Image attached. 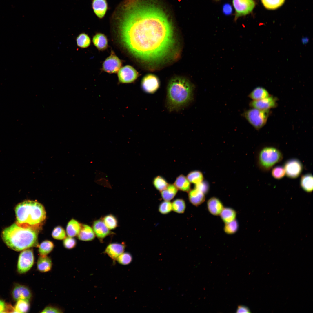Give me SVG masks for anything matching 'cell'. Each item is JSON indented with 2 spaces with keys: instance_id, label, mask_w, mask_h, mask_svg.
Segmentation results:
<instances>
[{
  "instance_id": "d6986e66",
  "label": "cell",
  "mask_w": 313,
  "mask_h": 313,
  "mask_svg": "<svg viewBox=\"0 0 313 313\" xmlns=\"http://www.w3.org/2000/svg\"><path fill=\"white\" fill-rule=\"evenodd\" d=\"M188 198L190 203L195 206L201 204L205 201V194L195 188L189 192Z\"/></svg>"
},
{
  "instance_id": "1f68e13d",
  "label": "cell",
  "mask_w": 313,
  "mask_h": 313,
  "mask_svg": "<svg viewBox=\"0 0 313 313\" xmlns=\"http://www.w3.org/2000/svg\"><path fill=\"white\" fill-rule=\"evenodd\" d=\"M77 46L82 48L88 47L91 43L90 39L89 36L85 33L79 34L76 38Z\"/></svg>"
},
{
  "instance_id": "ee69618b",
  "label": "cell",
  "mask_w": 313,
  "mask_h": 313,
  "mask_svg": "<svg viewBox=\"0 0 313 313\" xmlns=\"http://www.w3.org/2000/svg\"><path fill=\"white\" fill-rule=\"evenodd\" d=\"M195 188L201 191L204 194L208 192L209 188L208 183L203 181L196 184Z\"/></svg>"
},
{
  "instance_id": "5bb4252c",
  "label": "cell",
  "mask_w": 313,
  "mask_h": 313,
  "mask_svg": "<svg viewBox=\"0 0 313 313\" xmlns=\"http://www.w3.org/2000/svg\"><path fill=\"white\" fill-rule=\"evenodd\" d=\"M12 295L14 300L20 299L30 301L32 294L30 289L26 286L17 284L16 285L12 291Z\"/></svg>"
},
{
  "instance_id": "ffe728a7",
  "label": "cell",
  "mask_w": 313,
  "mask_h": 313,
  "mask_svg": "<svg viewBox=\"0 0 313 313\" xmlns=\"http://www.w3.org/2000/svg\"><path fill=\"white\" fill-rule=\"evenodd\" d=\"M80 240L89 241L92 240L95 237V234L93 229L86 224L81 225L80 230L77 235Z\"/></svg>"
},
{
  "instance_id": "f6af8a7d",
  "label": "cell",
  "mask_w": 313,
  "mask_h": 313,
  "mask_svg": "<svg viewBox=\"0 0 313 313\" xmlns=\"http://www.w3.org/2000/svg\"><path fill=\"white\" fill-rule=\"evenodd\" d=\"M231 6L228 3H225L223 7V12L226 15H228L231 14L232 12Z\"/></svg>"
},
{
  "instance_id": "7c38bea8",
  "label": "cell",
  "mask_w": 313,
  "mask_h": 313,
  "mask_svg": "<svg viewBox=\"0 0 313 313\" xmlns=\"http://www.w3.org/2000/svg\"><path fill=\"white\" fill-rule=\"evenodd\" d=\"M284 168L286 175L289 178L293 179L298 177L303 170V165L301 162L296 159H292L287 161L285 163Z\"/></svg>"
},
{
  "instance_id": "2e32d148",
  "label": "cell",
  "mask_w": 313,
  "mask_h": 313,
  "mask_svg": "<svg viewBox=\"0 0 313 313\" xmlns=\"http://www.w3.org/2000/svg\"><path fill=\"white\" fill-rule=\"evenodd\" d=\"M125 247V245L123 244L111 243L107 246L104 252L112 259L116 260L120 254L123 252Z\"/></svg>"
},
{
  "instance_id": "836d02e7",
  "label": "cell",
  "mask_w": 313,
  "mask_h": 313,
  "mask_svg": "<svg viewBox=\"0 0 313 313\" xmlns=\"http://www.w3.org/2000/svg\"><path fill=\"white\" fill-rule=\"evenodd\" d=\"M103 221L109 230L114 229L117 226V220L114 216L111 214L105 216L103 218Z\"/></svg>"
},
{
  "instance_id": "4fadbf2b",
  "label": "cell",
  "mask_w": 313,
  "mask_h": 313,
  "mask_svg": "<svg viewBox=\"0 0 313 313\" xmlns=\"http://www.w3.org/2000/svg\"><path fill=\"white\" fill-rule=\"evenodd\" d=\"M121 65V60L112 51L110 55L103 62L102 69L108 73H116L118 72Z\"/></svg>"
},
{
  "instance_id": "4dcf8cb0",
  "label": "cell",
  "mask_w": 313,
  "mask_h": 313,
  "mask_svg": "<svg viewBox=\"0 0 313 313\" xmlns=\"http://www.w3.org/2000/svg\"><path fill=\"white\" fill-rule=\"evenodd\" d=\"M187 178L191 183L197 184L203 181V176L202 173L198 170H195L190 172Z\"/></svg>"
},
{
  "instance_id": "9a60e30c",
  "label": "cell",
  "mask_w": 313,
  "mask_h": 313,
  "mask_svg": "<svg viewBox=\"0 0 313 313\" xmlns=\"http://www.w3.org/2000/svg\"><path fill=\"white\" fill-rule=\"evenodd\" d=\"M92 229L95 235L100 240L103 239L111 233L109 229L103 221L100 219L96 220L94 222Z\"/></svg>"
},
{
  "instance_id": "83f0119b",
  "label": "cell",
  "mask_w": 313,
  "mask_h": 313,
  "mask_svg": "<svg viewBox=\"0 0 313 313\" xmlns=\"http://www.w3.org/2000/svg\"><path fill=\"white\" fill-rule=\"evenodd\" d=\"M300 185L302 188L308 192H310L313 190V178L311 174H306L303 175L300 180Z\"/></svg>"
},
{
  "instance_id": "e0dca14e",
  "label": "cell",
  "mask_w": 313,
  "mask_h": 313,
  "mask_svg": "<svg viewBox=\"0 0 313 313\" xmlns=\"http://www.w3.org/2000/svg\"><path fill=\"white\" fill-rule=\"evenodd\" d=\"M207 207L209 212L214 216L219 215L224 208L222 202L215 197H211L208 200Z\"/></svg>"
},
{
  "instance_id": "f35d334b",
  "label": "cell",
  "mask_w": 313,
  "mask_h": 313,
  "mask_svg": "<svg viewBox=\"0 0 313 313\" xmlns=\"http://www.w3.org/2000/svg\"><path fill=\"white\" fill-rule=\"evenodd\" d=\"M116 260L119 264L125 265L129 264L131 262L132 257L129 253L123 252Z\"/></svg>"
},
{
  "instance_id": "44dd1931",
  "label": "cell",
  "mask_w": 313,
  "mask_h": 313,
  "mask_svg": "<svg viewBox=\"0 0 313 313\" xmlns=\"http://www.w3.org/2000/svg\"><path fill=\"white\" fill-rule=\"evenodd\" d=\"M52 267V262L51 259L47 256H40L39 257L37 263L38 270L41 272H46L50 271Z\"/></svg>"
},
{
  "instance_id": "8d00e7d4",
  "label": "cell",
  "mask_w": 313,
  "mask_h": 313,
  "mask_svg": "<svg viewBox=\"0 0 313 313\" xmlns=\"http://www.w3.org/2000/svg\"><path fill=\"white\" fill-rule=\"evenodd\" d=\"M225 223L224 230L225 233L228 234H234L236 233L238 229V223L235 219Z\"/></svg>"
},
{
  "instance_id": "ba28073f",
  "label": "cell",
  "mask_w": 313,
  "mask_h": 313,
  "mask_svg": "<svg viewBox=\"0 0 313 313\" xmlns=\"http://www.w3.org/2000/svg\"><path fill=\"white\" fill-rule=\"evenodd\" d=\"M232 3L235 11V20L250 13L255 6L253 0H232Z\"/></svg>"
},
{
  "instance_id": "7bdbcfd3",
  "label": "cell",
  "mask_w": 313,
  "mask_h": 313,
  "mask_svg": "<svg viewBox=\"0 0 313 313\" xmlns=\"http://www.w3.org/2000/svg\"><path fill=\"white\" fill-rule=\"evenodd\" d=\"M62 310L56 306L49 305L46 307L41 313H62Z\"/></svg>"
},
{
  "instance_id": "4316f807",
  "label": "cell",
  "mask_w": 313,
  "mask_h": 313,
  "mask_svg": "<svg viewBox=\"0 0 313 313\" xmlns=\"http://www.w3.org/2000/svg\"><path fill=\"white\" fill-rule=\"evenodd\" d=\"M219 215L223 221L225 223L235 220L236 213V211L232 208L229 207L224 208Z\"/></svg>"
},
{
  "instance_id": "b9f144b4",
  "label": "cell",
  "mask_w": 313,
  "mask_h": 313,
  "mask_svg": "<svg viewBox=\"0 0 313 313\" xmlns=\"http://www.w3.org/2000/svg\"><path fill=\"white\" fill-rule=\"evenodd\" d=\"M64 247L68 249H71L74 248L76 245V240L71 237H65L63 242Z\"/></svg>"
},
{
  "instance_id": "cb8c5ba5",
  "label": "cell",
  "mask_w": 313,
  "mask_h": 313,
  "mask_svg": "<svg viewBox=\"0 0 313 313\" xmlns=\"http://www.w3.org/2000/svg\"><path fill=\"white\" fill-rule=\"evenodd\" d=\"M174 184L178 189L183 191L189 192L190 190V182L183 175H181L177 178Z\"/></svg>"
},
{
  "instance_id": "30bf717a",
  "label": "cell",
  "mask_w": 313,
  "mask_h": 313,
  "mask_svg": "<svg viewBox=\"0 0 313 313\" xmlns=\"http://www.w3.org/2000/svg\"><path fill=\"white\" fill-rule=\"evenodd\" d=\"M139 74L132 67L127 65L119 69L118 76L119 81L122 83H129L134 82L137 78Z\"/></svg>"
},
{
  "instance_id": "603a6c76",
  "label": "cell",
  "mask_w": 313,
  "mask_h": 313,
  "mask_svg": "<svg viewBox=\"0 0 313 313\" xmlns=\"http://www.w3.org/2000/svg\"><path fill=\"white\" fill-rule=\"evenodd\" d=\"M92 41L94 46L99 50H104L108 47L107 39L103 34L98 33L96 34L93 38Z\"/></svg>"
},
{
  "instance_id": "f546056e",
  "label": "cell",
  "mask_w": 313,
  "mask_h": 313,
  "mask_svg": "<svg viewBox=\"0 0 313 313\" xmlns=\"http://www.w3.org/2000/svg\"><path fill=\"white\" fill-rule=\"evenodd\" d=\"M30 304L29 301L20 299L17 301L14 307L15 312L26 313L29 310Z\"/></svg>"
},
{
  "instance_id": "6da1fadb",
  "label": "cell",
  "mask_w": 313,
  "mask_h": 313,
  "mask_svg": "<svg viewBox=\"0 0 313 313\" xmlns=\"http://www.w3.org/2000/svg\"><path fill=\"white\" fill-rule=\"evenodd\" d=\"M118 23L123 46L148 65L164 63L174 56L176 37L172 24L158 6L141 0H126Z\"/></svg>"
},
{
  "instance_id": "ac0fdd59",
  "label": "cell",
  "mask_w": 313,
  "mask_h": 313,
  "mask_svg": "<svg viewBox=\"0 0 313 313\" xmlns=\"http://www.w3.org/2000/svg\"><path fill=\"white\" fill-rule=\"evenodd\" d=\"M92 7L96 16L99 18H103L105 16L108 8L106 0H93Z\"/></svg>"
},
{
  "instance_id": "484cf974",
  "label": "cell",
  "mask_w": 313,
  "mask_h": 313,
  "mask_svg": "<svg viewBox=\"0 0 313 313\" xmlns=\"http://www.w3.org/2000/svg\"><path fill=\"white\" fill-rule=\"evenodd\" d=\"M178 189L174 184H168L164 190L161 192V196L164 201H170L176 194Z\"/></svg>"
},
{
  "instance_id": "8992f818",
  "label": "cell",
  "mask_w": 313,
  "mask_h": 313,
  "mask_svg": "<svg viewBox=\"0 0 313 313\" xmlns=\"http://www.w3.org/2000/svg\"><path fill=\"white\" fill-rule=\"evenodd\" d=\"M270 114V110H260L252 108L245 111L242 116L256 130H259L266 124Z\"/></svg>"
},
{
  "instance_id": "ab89813d",
  "label": "cell",
  "mask_w": 313,
  "mask_h": 313,
  "mask_svg": "<svg viewBox=\"0 0 313 313\" xmlns=\"http://www.w3.org/2000/svg\"><path fill=\"white\" fill-rule=\"evenodd\" d=\"M172 210V203L169 201H164L159 205L158 210L159 212L163 214L169 213Z\"/></svg>"
},
{
  "instance_id": "c3c4849f",
  "label": "cell",
  "mask_w": 313,
  "mask_h": 313,
  "mask_svg": "<svg viewBox=\"0 0 313 313\" xmlns=\"http://www.w3.org/2000/svg\"><path fill=\"white\" fill-rule=\"evenodd\" d=\"M216 0V1H218V0Z\"/></svg>"
},
{
  "instance_id": "3957f363",
  "label": "cell",
  "mask_w": 313,
  "mask_h": 313,
  "mask_svg": "<svg viewBox=\"0 0 313 313\" xmlns=\"http://www.w3.org/2000/svg\"><path fill=\"white\" fill-rule=\"evenodd\" d=\"M38 225L20 226L14 223L3 231L2 239L9 248L16 251L38 247Z\"/></svg>"
},
{
  "instance_id": "f1b7e54d",
  "label": "cell",
  "mask_w": 313,
  "mask_h": 313,
  "mask_svg": "<svg viewBox=\"0 0 313 313\" xmlns=\"http://www.w3.org/2000/svg\"><path fill=\"white\" fill-rule=\"evenodd\" d=\"M54 247L53 243L49 240L42 242L39 246L38 252L40 256H47L52 250Z\"/></svg>"
},
{
  "instance_id": "7402d4cb",
  "label": "cell",
  "mask_w": 313,
  "mask_h": 313,
  "mask_svg": "<svg viewBox=\"0 0 313 313\" xmlns=\"http://www.w3.org/2000/svg\"><path fill=\"white\" fill-rule=\"evenodd\" d=\"M270 95L268 91L262 87H258L254 89L249 94L248 97L252 100L262 99Z\"/></svg>"
},
{
  "instance_id": "9c48e42d",
  "label": "cell",
  "mask_w": 313,
  "mask_h": 313,
  "mask_svg": "<svg viewBox=\"0 0 313 313\" xmlns=\"http://www.w3.org/2000/svg\"><path fill=\"white\" fill-rule=\"evenodd\" d=\"M160 85L159 79L157 76L153 74H149L145 75L141 80L142 89L148 93H155L159 88Z\"/></svg>"
},
{
  "instance_id": "7dc6e473",
  "label": "cell",
  "mask_w": 313,
  "mask_h": 313,
  "mask_svg": "<svg viewBox=\"0 0 313 313\" xmlns=\"http://www.w3.org/2000/svg\"><path fill=\"white\" fill-rule=\"evenodd\" d=\"M6 304L3 300L0 299V313L4 312Z\"/></svg>"
},
{
  "instance_id": "52a82bcc",
  "label": "cell",
  "mask_w": 313,
  "mask_h": 313,
  "mask_svg": "<svg viewBox=\"0 0 313 313\" xmlns=\"http://www.w3.org/2000/svg\"><path fill=\"white\" fill-rule=\"evenodd\" d=\"M34 262L33 250L30 249L24 250L19 256L17 270L20 274H23L28 271L32 266Z\"/></svg>"
},
{
  "instance_id": "7a4b0ae2",
  "label": "cell",
  "mask_w": 313,
  "mask_h": 313,
  "mask_svg": "<svg viewBox=\"0 0 313 313\" xmlns=\"http://www.w3.org/2000/svg\"><path fill=\"white\" fill-rule=\"evenodd\" d=\"M194 85L188 79L174 77L167 88L165 106L170 112L177 111L190 104L194 99Z\"/></svg>"
},
{
  "instance_id": "74e56055",
  "label": "cell",
  "mask_w": 313,
  "mask_h": 313,
  "mask_svg": "<svg viewBox=\"0 0 313 313\" xmlns=\"http://www.w3.org/2000/svg\"><path fill=\"white\" fill-rule=\"evenodd\" d=\"M52 236L54 239L62 240L66 237V233L63 228L61 226H58L55 227L53 230Z\"/></svg>"
},
{
  "instance_id": "e575fe53",
  "label": "cell",
  "mask_w": 313,
  "mask_h": 313,
  "mask_svg": "<svg viewBox=\"0 0 313 313\" xmlns=\"http://www.w3.org/2000/svg\"><path fill=\"white\" fill-rule=\"evenodd\" d=\"M264 6L266 8L274 10L282 5L285 0H261Z\"/></svg>"
},
{
  "instance_id": "d6a6232c",
  "label": "cell",
  "mask_w": 313,
  "mask_h": 313,
  "mask_svg": "<svg viewBox=\"0 0 313 313\" xmlns=\"http://www.w3.org/2000/svg\"><path fill=\"white\" fill-rule=\"evenodd\" d=\"M172 210L178 213H183L185 211L186 204L184 201L181 199L175 200L172 203Z\"/></svg>"
},
{
  "instance_id": "60d3db41",
  "label": "cell",
  "mask_w": 313,
  "mask_h": 313,
  "mask_svg": "<svg viewBox=\"0 0 313 313\" xmlns=\"http://www.w3.org/2000/svg\"><path fill=\"white\" fill-rule=\"evenodd\" d=\"M271 174L274 178L277 179L283 178L285 174L284 167L280 166H276L273 168Z\"/></svg>"
},
{
  "instance_id": "bcb514c9",
  "label": "cell",
  "mask_w": 313,
  "mask_h": 313,
  "mask_svg": "<svg viewBox=\"0 0 313 313\" xmlns=\"http://www.w3.org/2000/svg\"><path fill=\"white\" fill-rule=\"evenodd\" d=\"M236 313H250V310L249 308L243 305H239L236 310Z\"/></svg>"
},
{
  "instance_id": "5b68a950",
  "label": "cell",
  "mask_w": 313,
  "mask_h": 313,
  "mask_svg": "<svg viewBox=\"0 0 313 313\" xmlns=\"http://www.w3.org/2000/svg\"><path fill=\"white\" fill-rule=\"evenodd\" d=\"M257 157L258 167L262 170L266 171L280 162L283 156L277 148L272 146H266L260 150Z\"/></svg>"
},
{
  "instance_id": "8fae6325",
  "label": "cell",
  "mask_w": 313,
  "mask_h": 313,
  "mask_svg": "<svg viewBox=\"0 0 313 313\" xmlns=\"http://www.w3.org/2000/svg\"><path fill=\"white\" fill-rule=\"evenodd\" d=\"M278 99L270 95L269 97L260 100H252L249 103L250 106L260 110H269L276 108L278 105Z\"/></svg>"
},
{
  "instance_id": "d4e9b609",
  "label": "cell",
  "mask_w": 313,
  "mask_h": 313,
  "mask_svg": "<svg viewBox=\"0 0 313 313\" xmlns=\"http://www.w3.org/2000/svg\"><path fill=\"white\" fill-rule=\"evenodd\" d=\"M81 224L75 220L72 219L68 223L66 227V232L68 236L73 237L77 235Z\"/></svg>"
},
{
  "instance_id": "277c9868",
  "label": "cell",
  "mask_w": 313,
  "mask_h": 313,
  "mask_svg": "<svg viewBox=\"0 0 313 313\" xmlns=\"http://www.w3.org/2000/svg\"><path fill=\"white\" fill-rule=\"evenodd\" d=\"M15 212L17 223L20 226L38 225L46 218L43 206L35 201L26 200L16 206Z\"/></svg>"
},
{
  "instance_id": "d590c367",
  "label": "cell",
  "mask_w": 313,
  "mask_h": 313,
  "mask_svg": "<svg viewBox=\"0 0 313 313\" xmlns=\"http://www.w3.org/2000/svg\"><path fill=\"white\" fill-rule=\"evenodd\" d=\"M153 184L155 188L160 192L166 188L168 185L165 179L161 176H157L154 179Z\"/></svg>"
}]
</instances>
